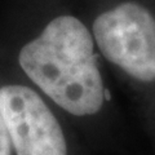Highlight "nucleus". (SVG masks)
I'll list each match as a JSON object with an SVG mask.
<instances>
[{
    "mask_svg": "<svg viewBox=\"0 0 155 155\" xmlns=\"http://www.w3.org/2000/svg\"><path fill=\"white\" fill-rule=\"evenodd\" d=\"M26 75L54 102L76 116L98 113L105 87L89 30L72 16H58L19 52Z\"/></svg>",
    "mask_w": 155,
    "mask_h": 155,
    "instance_id": "obj_1",
    "label": "nucleus"
},
{
    "mask_svg": "<svg viewBox=\"0 0 155 155\" xmlns=\"http://www.w3.org/2000/svg\"><path fill=\"white\" fill-rule=\"evenodd\" d=\"M101 53L140 81H155V18L137 3H122L96 18Z\"/></svg>",
    "mask_w": 155,
    "mask_h": 155,
    "instance_id": "obj_2",
    "label": "nucleus"
},
{
    "mask_svg": "<svg viewBox=\"0 0 155 155\" xmlns=\"http://www.w3.org/2000/svg\"><path fill=\"white\" fill-rule=\"evenodd\" d=\"M0 109L17 155H67L61 125L35 91L16 84L2 87Z\"/></svg>",
    "mask_w": 155,
    "mask_h": 155,
    "instance_id": "obj_3",
    "label": "nucleus"
},
{
    "mask_svg": "<svg viewBox=\"0 0 155 155\" xmlns=\"http://www.w3.org/2000/svg\"><path fill=\"white\" fill-rule=\"evenodd\" d=\"M12 141L9 130L7 127L5 119L0 109V155H11L12 154Z\"/></svg>",
    "mask_w": 155,
    "mask_h": 155,
    "instance_id": "obj_4",
    "label": "nucleus"
}]
</instances>
